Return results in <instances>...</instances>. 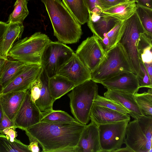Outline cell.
<instances>
[{
    "label": "cell",
    "mask_w": 152,
    "mask_h": 152,
    "mask_svg": "<svg viewBox=\"0 0 152 152\" xmlns=\"http://www.w3.org/2000/svg\"><path fill=\"white\" fill-rule=\"evenodd\" d=\"M4 114V112L0 104V123L2 120Z\"/></svg>",
    "instance_id": "obj_46"
},
{
    "label": "cell",
    "mask_w": 152,
    "mask_h": 152,
    "mask_svg": "<svg viewBox=\"0 0 152 152\" xmlns=\"http://www.w3.org/2000/svg\"><path fill=\"white\" fill-rule=\"evenodd\" d=\"M105 53L99 39L94 34L83 41L75 53L91 72L99 65Z\"/></svg>",
    "instance_id": "obj_10"
},
{
    "label": "cell",
    "mask_w": 152,
    "mask_h": 152,
    "mask_svg": "<svg viewBox=\"0 0 152 152\" xmlns=\"http://www.w3.org/2000/svg\"><path fill=\"white\" fill-rule=\"evenodd\" d=\"M100 83L107 89L133 94L137 93L140 88L136 75L129 72H121Z\"/></svg>",
    "instance_id": "obj_14"
},
{
    "label": "cell",
    "mask_w": 152,
    "mask_h": 152,
    "mask_svg": "<svg viewBox=\"0 0 152 152\" xmlns=\"http://www.w3.org/2000/svg\"><path fill=\"white\" fill-rule=\"evenodd\" d=\"M123 72L134 73L122 47L118 43L105 53L97 67L91 72V80L100 83Z\"/></svg>",
    "instance_id": "obj_5"
},
{
    "label": "cell",
    "mask_w": 152,
    "mask_h": 152,
    "mask_svg": "<svg viewBox=\"0 0 152 152\" xmlns=\"http://www.w3.org/2000/svg\"><path fill=\"white\" fill-rule=\"evenodd\" d=\"M42 68L41 65L25 64L18 75L0 91V94L27 90L38 78Z\"/></svg>",
    "instance_id": "obj_11"
},
{
    "label": "cell",
    "mask_w": 152,
    "mask_h": 152,
    "mask_svg": "<svg viewBox=\"0 0 152 152\" xmlns=\"http://www.w3.org/2000/svg\"><path fill=\"white\" fill-rule=\"evenodd\" d=\"M88 9V12L92 13L100 14L102 12L98 0H84Z\"/></svg>",
    "instance_id": "obj_36"
},
{
    "label": "cell",
    "mask_w": 152,
    "mask_h": 152,
    "mask_svg": "<svg viewBox=\"0 0 152 152\" xmlns=\"http://www.w3.org/2000/svg\"><path fill=\"white\" fill-rule=\"evenodd\" d=\"M152 116L144 115L129 122L124 143L133 152H152Z\"/></svg>",
    "instance_id": "obj_6"
},
{
    "label": "cell",
    "mask_w": 152,
    "mask_h": 152,
    "mask_svg": "<svg viewBox=\"0 0 152 152\" xmlns=\"http://www.w3.org/2000/svg\"><path fill=\"white\" fill-rule=\"evenodd\" d=\"M94 103L124 114L129 113V111L120 104L98 94L95 96Z\"/></svg>",
    "instance_id": "obj_33"
},
{
    "label": "cell",
    "mask_w": 152,
    "mask_h": 152,
    "mask_svg": "<svg viewBox=\"0 0 152 152\" xmlns=\"http://www.w3.org/2000/svg\"><path fill=\"white\" fill-rule=\"evenodd\" d=\"M25 64L7 59L1 77L0 91L20 73Z\"/></svg>",
    "instance_id": "obj_26"
},
{
    "label": "cell",
    "mask_w": 152,
    "mask_h": 152,
    "mask_svg": "<svg viewBox=\"0 0 152 152\" xmlns=\"http://www.w3.org/2000/svg\"><path fill=\"white\" fill-rule=\"evenodd\" d=\"M0 152H31L28 145L16 139L13 142L8 140L4 135L0 134Z\"/></svg>",
    "instance_id": "obj_29"
},
{
    "label": "cell",
    "mask_w": 152,
    "mask_h": 152,
    "mask_svg": "<svg viewBox=\"0 0 152 152\" xmlns=\"http://www.w3.org/2000/svg\"><path fill=\"white\" fill-rule=\"evenodd\" d=\"M152 35L145 32L141 34L137 43L139 58L143 63H152Z\"/></svg>",
    "instance_id": "obj_25"
},
{
    "label": "cell",
    "mask_w": 152,
    "mask_h": 152,
    "mask_svg": "<svg viewBox=\"0 0 152 152\" xmlns=\"http://www.w3.org/2000/svg\"><path fill=\"white\" fill-rule=\"evenodd\" d=\"M9 23L0 21V57L1 51L4 36L8 27Z\"/></svg>",
    "instance_id": "obj_41"
},
{
    "label": "cell",
    "mask_w": 152,
    "mask_h": 152,
    "mask_svg": "<svg viewBox=\"0 0 152 152\" xmlns=\"http://www.w3.org/2000/svg\"><path fill=\"white\" fill-rule=\"evenodd\" d=\"M42 86L41 81L39 76L28 89L32 100L35 103L39 97Z\"/></svg>",
    "instance_id": "obj_35"
},
{
    "label": "cell",
    "mask_w": 152,
    "mask_h": 152,
    "mask_svg": "<svg viewBox=\"0 0 152 152\" xmlns=\"http://www.w3.org/2000/svg\"><path fill=\"white\" fill-rule=\"evenodd\" d=\"M49 86L51 95L56 100L76 86L66 78L57 74L49 78Z\"/></svg>",
    "instance_id": "obj_22"
},
{
    "label": "cell",
    "mask_w": 152,
    "mask_h": 152,
    "mask_svg": "<svg viewBox=\"0 0 152 152\" xmlns=\"http://www.w3.org/2000/svg\"><path fill=\"white\" fill-rule=\"evenodd\" d=\"M127 120L97 125L102 152H113L124 143Z\"/></svg>",
    "instance_id": "obj_9"
},
{
    "label": "cell",
    "mask_w": 152,
    "mask_h": 152,
    "mask_svg": "<svg viewBox=\"0 0 152 152\" xmlns=\"http://www.w3.org/2000/svg\"><path fill=\"white\" fill-rule=\"evenodd\" d=\"M133 152V151L127 146L125 148H120L114 151L113 152Z\"/></svg>",
    "instance_id": "obj_45"
},
{
    "label": "cell",
    "mask_w": 152,
    "mask_h": 152,
    "mask_svg": "<svg viewBox=\"0 0 152 152\" xmlns=\"http://www.w3.org/2000/svg\"><path fill=\"white\" fill-rule=\"evenodd\" d=\"M76 147L77 152H102L98 126L94 122L86 125Z\"/></svg>",
    "instance_id": "obj_15"
},
{
    "label": "cell",
    "mask_w": 152,
    "mask_h": 152,
    "mask_svg": "<svg viewBox=\"0 0 152 152\" xmlns=\"http://www.w3.org/2000/svg\"><path fill=\"white\" fill-rule=\"evenodd\" d=\"M27 4V0H16L14 5V10L6 23H23L29 14Z\"/></svg>",
    "instance_id": "obj_31"
},
{
    "label": "cell",
    "mask_w": 152,
    "mask_h": 152,
    "mask_svg": "<svg viewBox=\"0 0 152 152\" xmlns=\"http://www.w3.org/2000/svg\"><path fill=\"white\" fill-rule=\"evenodd\" d=\"M127 0L129 1H135V2L136 3L137 2L138 0Z\"/></svg>",
    "instance_id": "obj_47"
},
{
    "label": "cell",
    "mask_w": 152,
    "mask_h": 152,
    "mask_svg": "<svg viewBox=\"0 0 152 152\" xmlns=\"http://www.w3.org/2000/svg\"><path fill=\"white\" fill-rule=\"evenodd\" d=\"M86 126L79 122H40L24 131L37 140L42 152H60L77 146Z\"/></svg>",
    "instance_id": "obj_1"
},
{
    "label": "cell",
    "mask_w": 152,
    "mask_h": 152,
    "mask_svg": "<svg viewBox=\"0 0 152 152\" xmlns=\"http://www.w3.org/2000/svg\"><path fill=\"white\" fill-rule=\"evenodd\" d=\"M90 119L97 125L129 120L128 114H124L94 103L91 109Z\"/></svg>",
    "instance_id": "obj_17"
},
{
    "label": "cell",
    "mask_w": 152,
    "mask_h": 152,
    "mask_svg": "<svg viewBox=\"0 0 152 152\" xmlns=\"http://www.w3.org/2000/svg\"><path fill=\"white\" fill-rule=\"evenodd\" d=\"M40 122L54 123L78 122L66 112L53 109L41 112Z\"/></svg>",
    "instance_id": "obj_28"
},
{
    "label": "cell",
    "mask_w": 152,
    "mask_h": 152,
    "mask_svg": "<svg viewBox=\"0 0 152 152\" xmlns=\"http://www.w3.org/2000/svg\"><path fill=\"white\" fill-rule=\"evenodd\" d=\"M136 4L152 9V0H138Z\"/></svg>",
    "instance_id": "obj_42"
},
{
    "label": "cell",
    "mask_w": 152,
    "mask_h": 152,
    "mask_svg": "<svg viewBox=\"0 0 152 152\" xmlns=\"http://www.w3.org/2000/svg\"><path fill=\"white\" fill-rule=\"evenodd\" d=\"M143 64L150 79L152 80V63Z\"/></svg>",
    "instance_id": "obj_44"
},
{
    "label": "cell",
    "mask_w": 152,
    "mask_h": 152,
    "mask_svg": "<svg viewBox=\"0 0 152 152\" xmlns=\"http://www.w3.org/2000/svg\"><path fill=\"white\" fill-rule=\"evenodd\" d=\"M136 76L140 88H152V80L150 78L144 64L140 60L139 72Z\"/></svg>",
    "instance_id": "obj_34"
},
{
    "label": "cell",
    "mask_w": 152,
    "mask_h": 152,
    "mask_svg": "<svg viewBox=\"0 0 152 152\" xmlns=\"http://www.w3.org/2000/svg\"><path fill=\"white\" fill-rule=\"evenodd\" d=\"M5 33L0 55L7 59L8 53L15 42L21 38L24 29L23 23H10Z\"/></svg>",
    "instance_id": "obj_20"
},
{
    "label": "cell",
    "mask_w": 152,
    "mask_h": 152,
    "mask_svg": "<svg viewBox=\"0 0 152 152\" xmlns=\"http://www.w3.org/2000/svg\"><path fill=\"white\" fill-rule=\"evenodd\" d=\"M123 20L120 21L101 40H99L106 53L118 43L122 31Z\"/></svg>",
    "instance_id": "obj_27"
},
{
    "label": "cell",
    "mask_w": 152,
    "mask_h": 152,
    "mask_svg": "<svg viewBox=\"0 0 152 152\" xmlns=\"http://www.w3.org/2000/svg\"><path fill=\"white\" fill-rule=\"evenodd\" d=\"M102 11L118 4L125 2L127 0H98Z\"/></svg>",
    "instance_id": "obj_38"
},
{
    "label": "cell",
    "mask_w": 152,
    "mask_h": 152,
    "mask_svg": "<svg viewBox=\"0 0 152 152\" xmlns=\"http://www.w3.org/2000/svg\"><path fill=\"white\" fill-rule=\"evenodd\" d=\"M27 91L0 94V104L3 112L12 121L23 102Z\"/></svg>",
    "instance_id": "obj_18"
},
{
    "label": "cell",
    "mask_w": 152,
    "mask_h": 152,
    "mask_svg": "<svg viewBox=\"0 0 152 152\" xmlns=\"http://www.w3.org/2000/svg\"><path fill=\"white\" fill-rule=\"evenodd\" d=\"M104 96L123 106L129 112L130 116L137 119L144 115L136 101L134 94L107 89Z\"/></svg>",
    "instance_id": "obj_16"
},
{
    "label": "cell",
    "mask_w": 152,
    "mask_h": 152,
    "mask_svg": "<svg viewBox=\"0 0 152 152\" xmlns=\"http://www.w3.org/2000/svg\"><path fill=\"white\" fill-rule=\"evenodd\" d=\"M28 0H27V1H28Z\"/></svg>",
    "instance_id": "obj_48"
},
{
    "label": "cell",
    "mask_w": 152,
    "mask_h": 152,
    "mask_svg": "<svg viewBox=\"0 0 152 152\" xmlns=\"http://www.w3.org/2000/svg\"><path fill=\"white\" fill-rule=\"evenodd\" d=\"M136 101L144 115L152 116V89L142 93L134 94Z\"/></svg>",
    "instance_id": "obj_30"
},
{
    "label": "cell",
    "mask_w": 152,
    "mask_h": 152,
    "mask_svg": "<svg viewBox=\"0 0 152 152\" xmlns=\"http://www.w3.org/2000/svg\"><path fill=\"white\" fill-rule=\"evenodd\" d=\"M145 32L136 11L123 20L122 34L118 42L122 47L134 73L139 72L140 59L137 43L141 34Z\"/></svg>",
    "instance_id": "obj_7"
},
{
    "label": "cell",
    "mask_w": 152,
    "mask_h": 152,
    "mask_svg": "<svg viewBox=\"0 0 152 152\" xmlns=\"http://www.w3.org/2000/svg\"><path fill=\"white\" fill-rule=\"evenodd\" d=\"M50 41L45 34L36 32L15 42L8 56L25 64L41 65L42 53Z\"/></svg>",
    "instance_id": "obj_3"
},
{
    "label": "cell",
    "mask_w": 152,
    "mask_h": 152,
    "mask_svg": "<svg viewBox=\"0 0 152 152\" xmlns=\"http://www.w3.org/2000/svg\"><path fill=\"white\" fill-rule=\"evenodd\" d=\"M39 77L42 82L39 96L35 103L41 112L53 109L55 100L52 97L49 86V77L43 67Z\"/></svg>",
    "instance_id": "obj_21"
},
{
    "label": "cell",
    "mask_w": 152,
    "mask_h": 152,
    "mask_svg": "<svg viewBox=\"0 0 152 152\" xmlns=\"http://www.w3.org/2000/svg\"><path fill=\"white\" fill-rule=\"evenodd\" d=\"M25 131L26 134L28 137L30 142L29 144L28 145V149L31 152H39L40 150L38 146V141L28 132L26 131Z\"/></svg>",
    "instance_id": "obj_39"
},
{
    "label": "cell",
    "mask_w": 152,
    "mask_h": 152,
    "mask_svg": "<svg viewBox=\"0 0 152 152\" xmlns=\"http://www.w3.org/2000/svg\"><path fill=\"white\" fill-rule=\"evenodd\" d=\"M41 112L32 100L28 90L14 119V126L25 130L40 122Z\"/></svg>",
    "instance_id": "obj_12"
},
{
    "label": "cell",
    "mask_w": 152,
    "mask_h": 152,
    "mask_svg": "<svg viewBox=\"0 0 152 152\" xmlns=\"http://www.w3.org/2000/svg\"><path fill=\"white\" fill-rule=\"evenodd\" d=\"M136 12L145 30L152 35V9L136 4Z\"/></svg>",
    "instance_id": "obj_32"
},
{
    "label": "cell",
    "mask_w": 152,
    "mask_h": 152,
    "mask_svg": "<svg viewBox=\"0 0 152 152\" xmlns=\"http://www.w3.org/2000/svg\"><path fill=\"white\" fill-rule=\"evenodd\" d=\"M97 83L91 79L76 86L68 95L70 107L74 118L86 125L90 120V113L96 96L98 94Z\"/></svg>",
    "instance_id": "obj_4"
},
{
    "label": "cell",
    "mask_w": 152,
    "mask_h": 152,
    "mask_svg": "<svg viewBox=\"0 0 152 152\" xmlns=\"http://www.w3.org/2000/svg\"><path fill=\"white\" fill-rule=\"evenodd\" d=\"M53 27L54 35L64 44L77 42L82 34L81 25L61 0H41Z\"/></svg>",
    "instance_id": "obj_2"
},
{
    "label": "cell",
    "mask_w": 152,
    "mask_h": 152,
    "mask_svg": "<svg viewBox=\"0 0 152 152\" xmlns=\"http://www.w3.org/2000/svg\"><path fill=\"white\" fill-rule=\"evenodd\" d=\"M120 20L102 12L94 21L88 20V26L91 31L100 40L112 29Z\"/></svg>",
    "instance_id": "obj_19"
},
{
    "label": "cell",
    "mask_w": 152,
    "mask_h": 152,
    "mask_svg": "<svg viewBox=\"0 0 152 152\" xmlns=\"http://www.w3.org/2000/svg\"><path fill=\"white\" fill-rule=\"evenodd\" d=\"M74 53L70 48L64 43L51 41L43 52L41 65L50 78L57 74L61 67Z\"/></svg>",
    "instance_id": "obj_8"
},
{
    "label": "cell",
    "mask_w": 152,
    "mask_h": 152,
    "mask_svg": "<svg viewBox=\"0 0 152 152\" xmlns=\"http://www.w3.org/2000/svg\"><path fill=\"white\" fill-rule=\"evenodd\" d=\"M66 78L75 86L91 79V72L74 53L57 73Z\"/></svg>",
    "instance_id": "obj_13"
},
{
    "label": "cell",
    "mask_w": 152,
    "mask_h": 152,
    "mask_svg": "<svg viewBox=\"0 0 152 152\" xmlns=\"http://www.w3.org/2000/svg\"><path fill=\"white\" fill-rule=\"evenodd\" d=\"M16 128L15 126L9 127L1 132L0 134L4 135L8 140L13 142L17 139Z\"/></svg>",
    "instance_id": "obj_37"
},
{
    "label": "cell",
    "mask_w": 152,
    "mask_h": 152,
    "mask_svg": "<svg viewBox=\"0 0 152 152\" xmlns=\"http://www.w3.org/2000/svg\"><path fill=\"white\" fill-rule=\"evenodd\" d=\"M136 9L135 1H127L105 10L102 12L123 21L132 15L136 11Z\"/></svg>",
    "instance_id": "obj_23"
},
{
    "label": "cell",
    "mask_w": 152,
    "mask_h": 152,
    "mask_svg": "<svg viewBox=\"0 0 152 152\" xmlns=\"http://www.w3.org/2000/svg\"><path fill=\"white\" fill-rule=\"evenodd\" d=\"M62 2L80 24L87 22L88 10L84 0H62Z\"/></svg>",
    "instance_id": "obj_24"
},
{
    "label": "cell",
    "mask_w": 152,
    "mask_h": 152,
    "mask_svg": "<svg viewBox=\"0 0 152 152\" xmlns=\"http://www.w3.org/2000/svg\"><path fill=\"white\" fill-rule=\"evenodd\" d=\"M13 126H14V121L10 120L4 113L0 123V132L7 128Z\"/></svg>",
    "instance_id": "obj_40"
},
{
    "label": "cell",
    "mask_w": 152,
    "mask_h": 152,
    "mask_svg": "<svg viewBox=\"0 0 152 152\" xmlns=\"http://www.w3.org/2000/svg\"><path fill=\"white\" fill-rule=\"evenodd\" d=\"M8 59L0 57V78L1 77Z\"/></svg>",
    "instance_id": "obj_43"
}]
</instances>
